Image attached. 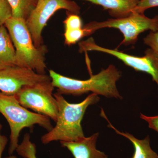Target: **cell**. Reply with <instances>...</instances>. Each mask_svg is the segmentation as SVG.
I'll list each match as a JSON object with an SVG mask.
<instances>
[{"label": "cell", "mask_w": 158, "mask_h": 158, "mask_svg": "<svg viewBox=\"0 0 158 158\" xmlns=\"http://www.w3.org/2000/svg\"><path fill=\"white\" fill-rule=\"evenodd\" d=\"M101 6L116 18L129 16L140 0H83Z\"/></svg>", "instance_id": "7c38bea8"}, {"label": "cell", "mask_w": 158, "mask_h": 158, "mask_svg": "<svg viewBox=\"0 0 158 158\" xmlns=\"http://www.w3.org/2000/svg\"><path fill=\"white\" fill-rule=\"evenodd\" d=\"M12 16L11 6L7 0H0V26L4 25L7 20Z\"/></svg>", "instance_id": "ac0fdd59"}, {"label": "cell", "mask_w": 158, "mask_h": 158, "mask_svg": "<svg viewBox=\"0 0 158 158\" xmlns=\"http://www.w3.org/2000/svg\"><path fill=\"white\" fill-rule=\"evenodd\" d=\"M51 80L49 75L39 74L29 69L12 66L0 70V91L15 95L23 87Z\"/></svg>", "instance_id": "9c48e42d"}, {"label": "cell", "mask_w": 158, "mask_h": 158, "mask_svg": "<svg viewBox=\"0 0 158 158\" xmlns=\"http://www.w3.org/2000/svg\"><path fill=\"white\" fill-rule=\"evenodd\" d=\"M5 158H17V157L15 156L10 155L9 156Z\"/></svg>", "instance_id": "603a6c76"}, {"label": "cell", "mask_w": 158, "mask_h": 158, "mask_svg": "<svg viewBox=\"0 0 158 158\" xmlns=\"http://www.w3.org/2000/svg\"><path fill=\"white\" fill-rule=\"evenodd\" d=\"M140 118L147 122L150 128L154 130L158 133V116H148L141 113Z\"/></svg>", "instance_id": "44dd1931"}, {"label": "cell", "mask_w": 158, "mask_h": 158, "mask_svg": "<svg viewBox=\"0 0 158 158\" xmlns=\"http://www.w3.org/2000/svg\"><path fill=\"white\" fill-rule=\"evenodd\" d=\"M17 66L14 45L7 29L0 26V70Z\"/></svg>", "instance_id": "4fadbf2b"}, {"label": "cell", "mask_w": 158, "mask_h": 158, "mask_svg": "<svg viewBox=\"0 0 158 158\" xmlns=\"http://www.w3.org/2000/svg\"><path fill=\"white\" fill-rule=\"evenodd\" d=\"M54 88L52 80L44 81L23 87L15 96L24 107L45 115L56 122L58 107L53 94Z\"/></svg>", "instance_id": "8992f818"}, {"label": "cell", "mask_w": 158, "mask_h": 158, "mask_svg": "<svg viewBox=\"0 0 158 158\" xmlns=\"http://www.w3.org/2000/svg\"><path fill=\"white\" fill-rule=\"evenodd\" d=\"M69 13L63 22L65 26V30H75L83 28L81 18L78 14Z\"/></svg>", "instance_id": "e0dca14e"}, {"label": "cell", "mask_w": 158, "mask_h": 158, "mask_svg": "<svg viewBox=\"0 0 158 158\" xmlns=\"http://www.w3.org/2000/svg\"><path fill=\"white\" fill-rule=\"evenodd\" d=\"M0 113L6 118L10 127L9 155H12L16 151L19 144L20 133L24 128H32L35 125L48 131L53 128L49 117L29 111L19 102L15 95H8L1 91Z\"/></svg>", "instance_id": "277c9868"}, {"label": "cell", "mask_w": 158, "mask_h": 158, "mask_svg": "<svg viewBox=\"0 0 158 158\" xmlns=\"http://www.w3.org/2000/svg\"><path fill=\"white\" fill-rule=\"evenodd\" d=\"M61 9L78 14L81 7L71 0H37L35 8L26 20L34 45L37 48L44 45L42 32L48 21Z\"/></svg>", "instance_id": "52a82bcc"}, {"label": "cell", "mask_w": 158, "mask_h": 158, "mask_svg": "<svg viewBox=\"0 0 158 158\" xmlns=\"http://www.w3.org/2000/svg\"><path fill=\"white\" fill-rule=\"evenodd\" d=\"M156 7H158V0H140L133 12L144 14L148 9Z\"/></svg>", "instance_id": "d6986e66"}, {"label": "cell", "mask_w": 158, "mask_h": 158, "mask_svg": "<svg viewBox=\"0 0 158 158\" xmlns=\"http://www.w3.org/2000/svg\"><path fill=\"white\" fill-rule=\"evenodd\" d=\"M84 27L87 30L88 36L100 29H118L123 36L121 44L128 46L135 44L139 34L144 31L149 30L158 32V15L150 18L144 14L134 12L125 17L110 19L104 21L91 22Z\"/></svg>", "instance_id": "5b68a950"}, {"label": "cell", "mask_w": 158, "mask_h": 158, "mask_svg": "<svg viewBox=\"0 0 158 158\" xmlns=\"http://www.w3.org/2000/svg\"><path fill=\"white\" fill-rule=\"evenodd\" d=\"M121 75V72L113 65L96 74L91 75L86 80L72 78L49 70L52 84L59 94L77 96L91 92L107 98L118 99L123 98L116 86Z\"/></svg>", "instance_id": "7a4b0ae2"}, {"label": "cell", "mask_w": 158, "mask_h": 158, "mask_svg": "<svg viewBox=\"0 0 158 158\" xmlns=\"http://www.w3.org/2000/svg\"><path fill=\"white\" fill-rule=\"evenodd\" d=\"M98 133L77 141H61L62 147L67 148L74 158H109L104 152L97 149Z\"/></svg>", "instance_id": "30bf717a"}, {"label": "cell", "mask_w": 158, "mask_h": 158, "mask_svg": "<svg viewBox=\"0 0 158 158\" xmlns=\"http://www.w3.org/2000/svg\"><path fill=\"white\" fill-rule=\"evenodd\" d=\"M2 128V126L0 124V158H2V154L8 142V138L6 136L3 135L1 134Z\"/></svg>", "instance_id": "7402d4cb"}, {"label": "cell", "mask_w": 158, "mask_h": 158, "mask_svg": "<svg viewBox=\"0 0 158 158\" xmlns=\"http://www.w3.org/2000/svg\"><path fill=\"white\" fill-rule=\"evenodd\" d=\"M100 116L107 121L108 127L113 129L117 134L125 137L132 143L135 148V152L132 158H158L157 154L151 148L149 135L143 140H139L127 132H123L116 129L109 121L102 109L101 110Z\"/></svg>", "instance_id": "8fae6325"}, {"label": "cell", "mask_w": 158, "mask_h": 158, "mask_svg": "<svg viewBox=\"0 0 158 158\" xmlns=\"http://www.w3.org/2000/svg\"><path fill=\"white\" fill-rule=\"evenodd\" d=\"M19 155L24 158H37L36 144L31 141V137L29 134L24 136L22 142L19 144L16 149Z\"/></svg>", "instance_id": "9a60e30c"}, {"label": "cell", "mask_w": 158, "mask_h": 158, "mask_svg": "<svg viewBox=\"0 0 158 158\" xmlns=\"http://www.w3.org/2000/svg\"><path fill=\"white\" fill-rule=\"evenodd\" d=\"M144 43L149 47L150 48L158 53V32L150 31L149 34L144 38Z\"/></svg>", "instance_id": "ffe728a7"}, {"label": "cell", "mask_w": 158, "mask_h": 158, "mask_svg": "<svg viewBox=\"0 0 158 158\" xmlns=\"http://www.w3.org/2000/svg\"><path fill=\"white\" fill-rule=\"evenodd\" d=\"M54 96L58 105V117L56 126L41 137L43 144L58 141H77L85 138L82 121L88 107L99 101L98 95L91 93L78 103L69 102L63 95L57 92Z\"/></svg>", "instance_id": "6da1fadb"}, {"label": "cell", "mask_w": 158, "mask_h": 158, "mask_svg": "<svg viewBox=\"0 0 158 158\" xmlns=\"http://www.w3.org/2000/svg\"><path fill=\"white\" fill-rule=\"evenodd\" d=\"M79 46L80 52L96 51L109 54L135 70L148 74L151 76L153 81L156 83L158 90V53L151 49H147L143 56H136L117 50L102 47L96 44L92 38L79 43Z\"/></svg>", "instance_id": "ba28073f"}, {"label": "cell", "mask_w": 158, "mask_h": 158, "mask_svg": "<svg viewBox=\"0 0 158 158\" xmlns=\"http://www.w3.org/2000/svg\"><path fill=\"white\" fill-rule=\"evenodd\" d=\"M65 43L70 46L75 44L83 37L88 36L87 31L84 27L75 30H65L64 34Z\"/></svg>", "instance_id": "2e32d148"}, {"label": "cell", "mask_w": 158, "mask_h": 158, "mask_svg": "<svg viewBox=\"0 0 158 158\" xmlns=\"http://www.w3.org/2000/svg\"><path fill=\"white\" fill-rule=\"evenodd\" d=\"M11 6L12 16L27 19L35 8L37 0H7Z\"/></svg>", "instance_id": "5bb4252c"}, {"label": "cell", "mask_w": 158, "mask_h": 158, "mask_svg": "<svg viewBox=\"0 0 158 158\" xmlns=\"http://www.w3.org/2000/svg\"><path fill=\"white\" fill-rule=\"evenodd\" d=\"M4 26L14 45L17 66L29 69L39 74H45L47 68L45 45L37 48L34 45L26 20L11 16Z\"/></svg>", "instance_id": "3957f363"}]
</instances>
